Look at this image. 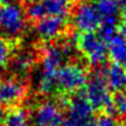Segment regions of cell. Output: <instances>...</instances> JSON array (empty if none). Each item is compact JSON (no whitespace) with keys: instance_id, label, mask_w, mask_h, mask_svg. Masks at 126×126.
Masks as SVG:
<instances>
[{"instance_id":"6da1fadb","label":"cell","mask_w":126,"mask_h":126,"mask_svg":"<svg viewBox=\"0 0 126 126\" xmlns=\"http://www.w3.org/2000/svg\"><path fill=\"white\" fill-rule=\"evenodd\" d=\"M27 27L25 11L18 4L0 6V34L7 39H18Z\"/></svg>"},{"instance_id":"7a4b0ae2","label":"cell","mask_w":126,"mask_h":126,"mask_svg":"<svg viewBox=\"0 0 126 126\" xmlns=\"http://www.w3.org/2000/svg\"><path fill=\"white\" fill-rule=\"evenodd\" d=\"M56 86L64 92H76L86 84L88 75L85 69L75 63L63 64L56 71Z\"/></svg>"},{"instance_id":"3957f363","label":"cell","mask_w":126,"mask_h":126,"mask_svg":"<svg viewBox=\"0 0 126 126\" xmlns=\"http://www.w3.org/2000/svg\"><path fill=\"white\" fill-rule=\"evenodd\" d=\"M84 96L94 109L104 110V111H106V114L111 113L112 97L110 94V89L108 88L106 83L104 81L100 69L91 78V81L88 83Z\"/></svg>"},{"instance_id":"277c9868","label":"cell","mask_w":126,"mask_h":126,"mask_svg":"<svg viewBox=\"0 0 126 126\" xmlns=\"http://www.w3.org/2000/svg\"><path fill=\"white\" fill-rule=\"evenodd\" d=\"M79 50L91 65H102L108 57L109 49L105 41L94 33H84L77 40Z\"/></svg>"},{"instance_id":"5b68a950","label":"cell","mask_w":126,"mask_h":126,"mask_svg":"<svg viewBox=\"0 0 126 126\" xmlns=\"http://www.w3.org/2000/svg\"><path fill=\"white\" fill-rule=\"evenodd\" d=\"M94 108L85 96L77 94L68 104V112L62 126H94Z\"/></svg>"},{"instance_id":"8992f818","label":"cell","mask_w":126,"mask_h":126,"mask_svg":"<svg viewBox=\"0 0 126 126\" xmlns=\"http://www.w3.org/2000/svg\"><path fill=\"white\" fill-rule=\"evenodd\" d=\"M72 6L74 0H40L28 6L27 14L33 20H40L46 16L65 18Z\"/></svg>"},{"instance_id":"52a82bcc","label":"cell","mask_w":126,"mask_h":126,"mask_svg":"<svg viewBox=\"0 0 126 126\" xmlns=\"http://www.w3.org/2000/svg\"><path fill=\"white\" fill-rule=\"evenodd\" d=\"M74 54L72 43L65 42L63 45H48L42 49L41 56V64H42V72L56 75V71L62 67V63L67 57Z\"/></svg>"},{"instance_id":"ba28073f","label":"cell","mask_w":126,"mask_h":126,"mask_svg":"<svg viewBox=\"0 0 126 126\" xmlns=\"http://www.w3.org/2000/svg\"><path fill=\"white\" fill-rule=\"evenodd\" d=\"M72 22L77 31L83 33H94L100 26L102 16L99 15L96 6L89 1H82L75 8Z\"/></svg>"},{"instance_id":"9c48e42d","label":"cell","mask_w":126,"mask_h":126,"mask_svg":"<svg viewBox=\"0 0 126 126\" xmlns=\"http://www.w3.org/2000/svg\"><path fill=\"white\" fill-rule=\"evenodd\" d=\"M32 119L33 126H62L64 114L59 103L45 100L35 108Z\"/></svg>"},{"instance_id":"30bf717a","label":"cell","mask_w":126,"mask_h":126,"mask_svg":"<svg viewBox=\"0 0 126 126\" xmlns=\"http://www.w3.org/2000/svg\"><path fill=\"white\" fill-rule=\"evenodd\" d=\"M27 94V85L16 78H6L0 81V103L15 105Z\"/></svg>"},{"instance_id":"8fae6325","label":"cell","mask_w":126,"mask_h":126,"mask_svg":"<svg viewBox=\"0 0 126 126\" xmlns=\"http://www.w3.org/2000/svg\"><path fill=\"white\" fill-rule=\"evenodd\" d=\"M67 26L65 18L61 16H46L37 20L34 26L35 34L41 40L50 41L59 37Z\"/></svg>"},{"instance_id":"7c38bea8","label":"cell","mask_w":126,"mask_h":126,"mask_svg":"<svg viewBox=\"0 0 126 126\" xmlns=\"http://www.w3.org/2000/svg\"><path fill=\"white\" fill-rule=\"evenodd\" d=\"M100 70L110 90L116 92H124L126 90V69L124 67L114 63Z\"/></svg>"},{"instance_id":"4fadbf2b","label":"cell","mask_w":126,"mask_h":126,"mask_svg":"<svg viewBox=\"0 0 126 126\" xmlns=\"http://www.w3.org/2000/svg\"><path fill=\"white\" fill-rule=\"evenodd\" d=\"M35 64V57L29 51H22L15 55L11 61V70L18 76H26Z\"/></svg>"},{"instance_id":"5bb4252c","label":"cell","mask_w":126,"mask_h":126,"mask_svg":"<svg viewBox=\"0 0 126 126\" xmlns=\"http://www.w3.org/2000/svg\"><path fill=\"white\" fill-rule=\"evenodd\" d=\"M109 54L116 64H119L126 69V39L120 34L116 35L109 42Z\"/></svg>"},{"instance_id":"9a60e30c","label":"cell","mask_w":126,"mask_h":126,"mask_svg":"<svg viewBox=\"0 0 126 126\" xmlns=\"http://www.w3.org/2000/svg\"><path fill=\"white\" fill-rule=\"evenodd\" d=\"M96 9L99 15L104 18H117L119 12V1L118 0H96Z\"/></svg>"},{"instance_id":"2e32d148","label":"cell","mask_w":126,"mask_h":126,"mask_svg":"<svg viewBox=\"0 0 126 126\" xmlns=\"http://www.w3.org/2000/svg\"><path fill=\"white\" fill-rule=\"evenodd\" d=\"M56 75H49L46 72L40 71L37 79H36V89L41 94H50L54 92L56 89V81H55Z\"/></svg>"},{"instance_id":"e0dca14e","label":"cell","mask_w":126,"mask_h":126,"mask_svg":"<svg viewBox=\"0 0 126 126\" xmlns=\"http://www.w3.org/2000/svg\"><path fill=\"white\" fill-rule=\"evenodd\" d=\"M117 31V18H104L100 22V33L99 36L105 42H110L114 36Z\"/></svg>"},{"instance_id":"ac0fdd59","label":"cell","mask_w":126,"mask_h":126,"mask_svg":"<svg viewBox=\"0 0 126 126\" xmlns=\"http://www.w3.org/2000/svg\"><path fill=\"white\" fill-rule=\"evenodd\" d=\"M6 126H29L28 123L27 112L22 109L13 110L11 113L7 114V118L5 120Z\"/></svg>"},{"instance_id":"d6986e66","label":"cell","mask_w":126,"mask_h":126,"mask_svg":"<svg viewBox=\"0 0 126 126\" xmlns=\"http://www.w3.org/2000/svg\"><path fill=\"white\" fill-rule=\"evenodd\" d=\"M111 116H126V92H117L111 103Z\"/></svg>"},{"instance_id":"ffe728a7","label":"cell","mask_w":126,"mask_h":126,"mask_svg":"<svg viewBox=\"0 0 126 126\" xmlns=\"http://www.w3.org/2000/svg\"><path fill=\"white\" fill-rule=\"evenodd\" d=\"M12 54V49L9 43L4 39L2 36H0V68H4L9 61Z\"/></svg>"},{"instance_id":"44dd1931","label":"cell","mask_w":126,"mask_h":126,"mask_svg":"<svg viewBox=\"0 0 126 126\" xmlns=\"http://www.w3.org/2000/svg\"><path fill=\"white\" fill-rule=\"evenodd\" d=\"M94 126H119L117 119L110 114H102L94 123Z\"/></svg>"},{"instance_id":"7402d4cb","label":"cell","mask_w":126,"mask_h":126,"mask_svg":"<svg viewBox=\"0 0 126 126\" xmlns=\"http://www.w3.org/2000/svg\"><path fill=\"white\" fill-rule=\"evenodd\" d=\"M119 1V12L122 14L123 20L126 23V0H118Z\"/></svg>"},{"instance_id":"603a6c76","label":"cell","mask_w":126,"mask_h":126,"mask_svg":"<svg viewBox=\"0 0 126 126\" xmlns=\"http://www.w3.org/2000/svg\"><path fill=\"white\" fill-rule=\"evenodd\" d=\"M7 114L8 113L5 111L2 108H0V124H2V123L6 120V118H7Z\"/></svg>"},{"instance_id":"cb8c5ba5","label":"cell","mask_w":126,"mask_h":126,"mask_svg":"<svg viewBox=\"0 0 126 126\" xmlns=\"http://www.w3.org/2000/svg\"><path fill=\"white\" fill-rule=\"evenodd\" d=\"M120 35H122L124 39H126V23L120 27Z\"/></svg>"},{"instance_id":"d4e9b609","label":"cell","mask_w":126,"mask_h":126,"mask_svg":"<svg viewBox=\"0 0 126 126\" xmlns=\"http://www.w3.org/2000/svg\"><path fill=\"white\" fill-rule=\"evenodd\" d=\"M16 0H0V4L1 5H11V4H15Z\"/></svg>"},{"instance_id":"484cf974","label":"cell","mask_w":126,"mask_h":126,"mask_svg":"<svg viewBox=\"0 0 126 126\" xmlns=\"http://www.w3.org/2000/svg\"><path fill=\"white\" fill-rule=\"evenodd\" d=\"M26 2H28V4H34V2H37V1H40V0H25Z\"/></svg>"},{"instance_id":"4316f807","label":"cell","mask_w":126,"mask_h":126,"mask_svg":"<svg viewBox=\"0 0 126 126\" xmlns=\"http://www.w3.org/2000/svg\"><path fill=\"white\" fill-rule=\"evenodd\" d=\"M124 126H126V120H125V123H124Z\"/></svg>"}]
</instances>
